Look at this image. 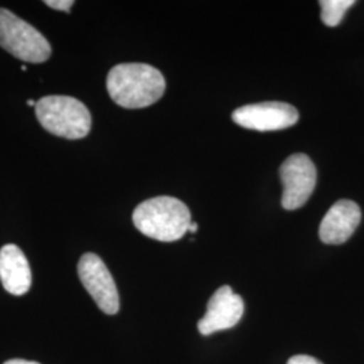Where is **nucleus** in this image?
<instances>
[{"instance_id": "obj_1", "label": "nucleus", "mask_w": 364, "mask_h": 364, "mask_svg": "<svg viewBox=\"0 0 364 364\" xmlns=\"http://www.w3.org/2000/svg\"><path fill=\"white\" fill-rule=\"evenodd\" d=\"M162 73L147 64H119L107 76V91L117 105L129 109L156 103L165 93Z\"/></svg>"}, {"instance_id": "obj_2", "label": "nucleus", "mask_w": 364, "mask_h": 364, "mask_svg": "<svg viewBox=\"0 0 364 364\" xmlns=\"http://www.w3.org/2000/svg\"><path fill=\"white\" fill-rule=\"evenodd\" d=\"M139 232L159 242H176L188 232L192 223L189 208L181 200L161 196L139 204L132 213Z\"/></svg>"}, {"instance_id": "obj_3", "label": "nucleus", "mask_w": 364, "mask_h": 364, "mask_svg": "<svg viewBox=\"0 0 364 364\" xmlns=\"http://www.w3.org/2000/svg\"><path fill=\"white\" fill-rule=\"evenodd\" d=\"M36 115L41 126L55 136L66 139L85 138L91 131L90 109L70 96H46L36 105Z\"/></svg>"}, {"instance_id": "obj_4", "label": "nucleus", "mask_w": 364, "mask_h": 364, "mask_svg": "<svg viewBox=\"0 0 364 364\" xmlns=\"http://www.w3.org/2000/svg\"><path fill=\"white\" fill-rule=\"evenodd\" d=\"M0 46L18 60L31 64H42L52 55L48 39L6 9H0Z\"/></svg>"}, {"instance_id": "obj_5", "label": "nucleus", "mask_w": 364, "mask_h": 364, "mask_svg": "<svg viewBox=\"0 0 364 364\" xmlns=\"http://www.w3.org/2000/svg\"><path fill=\"white\" fill-rule=\"evenodd\" d=\"M77 273L96 305L107 314H117L120 308L117 284L102 258L92 252L84 254L78 262Z\"/></svg>"}, {"instance_id": "obj_6", "label": "nucleus", "mask_w": 364, "mask_h": 364, "mask_svg": "<svg viewBox=\"0 0 364 364\" xmlns=\"http://www.w3.org/2000/svg\"><path fill=\"white\" fill-rule=\"evenodd\" d=\"M279 173L284 183L282 207L287 210L301 208L312 196L317 181L312 159L305 154H293L282 164Z\"/></svg>"}, {"instance_id": "obj_7", "label": "nucleus", "mask_w": 364, "mask_h": 364, "mask_svg": "<svg viewBox=\"0 0 364 364\" xmlns=\"http://www.w3.org/2000/svg\"><path fill=\"white\" fill-rule=\"evenodd\" d=\"M299 117V111L293 105L281 102L245 105L232 114L236 124L255 131L284 130L294 126Z\"/></svg>"}, {"instance_id": "obj_8", "label": "nucleus", "mask_w": 364, "mask_h": 364, "mask_svg": "<svg viewBox=\"0 0 364 364\" xmlns=\"http://www.w3.org/2000/svg\"><path fill=\"white\" fill-rule=\"evenodd\" d=\"M245 313V302L240 296L235 294L231 287H221L210 297L205 316L198 321L201 335L208 336L219 331L231 329L242 320Z\"/></svg>"}, {"instance_id": "obj_9", "label": "nucleus", "mask_w": 364, "mask_h": 364, "mask_svg": "<svg viewBox=\"0 0 364 364\" xmlns=\"http://www.w3.org/2000/svg\"><path fill=\"white\" fill-rule=\"evenodd\" d=\"M362 220V212L351 200H340L328 210L320 224V239L326 245L346 243Z\"/></svg>"}, {"instance_id": "obj_10", "label": "nucleus", "mask_w": 364, "mask_h": 364, "mask_svg": "<svg viewBox=\"0 0 364 364\" xmlns=\"http://www.w3.org/2000/svg\"><path fill=\"white\" fill-rule=\"evenodd\" d=\"M0 281L13 296H23L31 287L28 260L15 245H6L0 250Z\"/></svg>"}, {"instance_id": "obj_11", "label": "nucleus", "mask_w": 364, "mask_h": 364, "mask_svg": "<svg viewBox=\"0 0 364 364\" xmlns=\"http://www.w3.org/2000/svg\"><path fill=\"white\" fill-rule=\"evenodd\" d=\"M355 4L353 0H321V19L326 26L336 27L344 18V14Z\"/></svg>"}, {"instance_id": "obj_12", "label": "nucleus", "mask_w": 364, "mask_h": 364, "mask_svg": "<svg viewBox=\"0 0 364 364\" xmlns=\"http://www.w3.org/2000/svg\"><path fill=\"white\" fill-rule=\"evenodd\" d=\"M46 6H49L53 10H58V11H65L69 13L72 6L75 4L73 0H45L43 1Z\"/></svg>"}, {"instance_id": "obj_13", "label": "nucleus", "mask_w": 364, "mask_h": 364, "mask_svg": "<svg viewBox=\"0 0 364 364\" xmlns=\"http://www.w3.org/2000/svg\"><path fill=\"white\" fill-rule=\"evenodd\" d=\"M287 364H323L318 359L309 356V355H294L291 356Z\"/></svg>"}, {"instance_id": "obj_14", "label": "nucleus", "mask_w": 364, "mask_h": 364, "mask_svg": "<svg viewBox=\"0 0 364 364\" xmlns=\"http://www.w3.org/2000/svg\"><path fill=\"white\" fill-rule=\"evenodd\" d=\"M4 364H39L37 362H30V360H23V359H11L7 360Z\"/></svg>"}, {"instance_id": "obj_15", "label": "nucleus", "mask_w": 364, "mask_h": 364, "mask_svg": "<svg viewBox=\"0 0 364 364\" xmlns=\"http://www.w3.org/2000/svg\"><path fill=\"white\" fill-rule=\"evenodd\" d=\"M197 230H198V225L192 221V223H191V225H189V230H188V232H192V234H195V232H197Z\"/></svg>"}, {"instance_id": "obj_16", "label": "nucleus", "mask_w": 364, "mask_h": 364, "mask_svg": "<svg viewBox=\"0 0 364 364\" xmlns=\"http://www.w3.org/2000/svg\"><path fill=\"white\" fill-rule=\"evenodd\" d=\"M36 105H37V103H36L34 100H28V102H27L28 107H36Z\"/></svg>"}]
</instances>
